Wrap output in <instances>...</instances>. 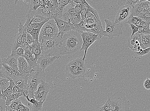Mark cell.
Listing matches in <instances>:
<instances>
[{
  "label": "cell",
  "instance_id": "cell-35",
  "mask_svg": "<svg viewBox=\"0 0 150 111\" xmlns=\"http://www.w3.org/2000/svg\"><path fill=\"white\" fill-rule=\"evenodd\" d=\"M138 17L150 24V9L141 13Z\"/></svg>",
  "mask_w": 150,
  "mask_h": 111
},
{
  "label": "cell",
  "instance_id": "cell-39",
  "mask_svg": "<svg viewBox=\"0 0 150 111\" xmlns=\"http://www.w3.org/2000/svg\"><path fill=\"white\" fill-rule=\"evenodd\" d=\"M34 55L35 56V59H36L37 61L38 59L42 55V50L41 44L38 45L36 50H35Z\"/></svg>",
  "mask_w": 150,
  "mask_h": 111
},
{
  "label": "cell",
  "instance_id": "cell-15",
  "mask_svg": "<svg viewBox=\"0 0 150 111\" xmlns=\"http://www.w3.org/2000/svg\"><path fill=\"white\" fill-rule=\"evenodd\" d=\"M18 28L19 33L17 34L13 44L12 52L15 51L19 48L22 47V31L23 28V26L22 23H20Z\"/></svg>",
  "mask_w": 150,
  "mask_h": 111
},
{
  "label": "cell",
  "instance_id": "cell-11",
  "mask_svg": "<svg viewBox=\"0 0 150 111\" xmlns=\"http://www.w3.org/2000/svg\"><path fill=\"white\" fill-rule=\"evenodd\" d=\"M142 34L139 31L132 36L128 38L127 40V46L132 51L137 52V49L141 44Z\"/></svg>",
  "mask_w": 150,
  "mask_h": 111
},
{
  "label": "cell",
  "instance_id": "cell-54",
  "mask_svg": "<svg viewBox=\"0 0 150 111\" xmlns=\"http://www.w3.org/2000/svg\"><path fill=\"white\" fill-rule=\"evenodd\" d=\"M67 67L71 68H72L74 69H76L78 70H84L82 68L78 67L77 66L73 65H67ZM86 72V71H85Z\"/></svg>",
  "mask_w": 150,
  "mask_h": 111
},
{
  "label": "cell",
  "instance_id": "cell-37",
  "mask_svg": "<svg viewBox=\"0 0 150 111\" xmlns=\"http://www.w3.org/2000/svg\"><path fill=\"white\" fill-rule=\"evenodd\" d=\"M150 24L148 23L145 25L142 29H139V31L141 32L142 35H150Z\"/></svg>",
  "mask_w": 150,
  "mask_h": 111
},
{
  "label": "cell",
  "instance_id": "cell-5",
  "mask_svg": "<svg viewBox=\"0 0 150 111\" xmlns=\"http://www.w3.org/2000/svg\"><path fill=\"white\" fill-rule=\"evenodd\" d=\"M59 30L54 19H51L46 22L42 27L39 38L40 43L42 40H49L56 38Z\"/></svg>",
  "mask_w": 150,
  "mask_h": 111
},
{
  "label": "cell",
  "instance_id": "cell-28",
  "mask_svg": "<svg viewBox=\"0 0 150 111\" xmlns=\"http://www.w3.org/2000/svg\"><path fill=\"white\" fill-rule=\"evenodd\" d=\"M50 87L45 81H43L38 86V90L34 93V95H36L38 93L44 91L49 92Z\"/></svg>",
  "mask_w": 150,
  "mask_h": 111
},
{
  "label": "cell",
  "instance_id": "cell-19",
  "mask_svg": "<svg viewBox=\"0 0 150 111\" xmlns=\"http://www.w3.org/2000/svg\"><path fill=\"white\" fill-rule=\"evenodd\" d=\"M73 1H73H69V0L58 1L59 6L56 11L55 18L61 20L64 8L66 6L69 4L72 3Z\"/></svg>",
  "mask_w": 150,
  "mask_h": 111
},
{
  "label": "cell",
  "instance_id": "cell-46",
  "mask_svg": "<svg viewBox=\"0 0 150 111\" xmlns=\"http://www.w3.org/2000/svg\"><path fill=\"white\" fill-rule=\"evenodd\" d=\"M6 99L4 98L0 99V111H6Z\"/></svg>",
  "mask_w": 150,
  "mask_h": 111
},
{
  "label": "cell",
  "instance_id": "cell-31",
  "mask_svg": "<svg viewBox=\"0 0 150 111\" xmlns=\"http://www.w3.org/2000/svg\"><path fill=\"white\" fill-rule=\"evenodd\" d=\"M10 83L9 80L0 77V90L2 93L9 86Z\"/></svg>",
  "mask_w": 150,
  "mask_h": 111
},
{
  "label": "cell",
  "instance_id": "cell-52",
  "mask_svg": "<svg viewBox=\"0 0 150 111\" xmlns=\"http://www.w3.org/2000/svg\"><path fill=\"white\" fill-rule=\"evenodd\" d=\"M32 23H31L26 26H23V27L26 29L27 33H28L30 34L33 30V28L32 25Z\"/></svg>",
  "mask_w": 150,
  "mask_h": 111
},
{
  "label": "cell",
  "instance_id": "cell-56",
  "mask_svg": "<svg viewBox=\"0 0 150 111\" xmlns=\"http://www.w3.org/2000/svg\"><path fill=\"white\" fill-rule=\"evenodd\" d=\"M74 1L75 3L80 5L83 4V0H74Z\"/></svg>",
  "mask_w": 150,
  "mask_h": 111
},
{
  "label": "cell",
  "instance_id": "cell-58",
  "mask_svg": "<svg viewBox=\"0 0 150 111\" xmlns=\"http://www.w3.org/2000/svg\"><path fill=\"white\" fill-rule=\"evenodd\" d=\"M36 101V100L35 98H31L30 99V102L32 104H33Z\"/></svg>",
  "mask_w": 150,
  "mask_h": 111
},
{
  "label": "cell",
  "instance_id": "cell-24",
  "mask_svg": "<svg viewBox=\"0 0 150 111\" xmlns=\"http://www.w3.org/2000/svg\"><path fill=\"white\" fill-rule=\"evenodd\" d=\"M74 25L76 30L81 35L85 32L91 33L90 29H88L86 27V24L83 21H81L79 23L74 24Z\"/></svg>",
  "mask_w": 150,
  "mask_h": 111
},
{
  "label": "cell",
  "instance_id": "cell-49",
  "mask_svg": "<svg viewBox=\"0 0 150 111\" xmlns=\"http://www.w3.org/2000/svg\"><path fill=\"white\" fill-rule=\"evenodd\" d=\"M81 6V10L80 11V15L81 18V21H83L85 19V16L86 13L87 11L84 8L82 5H80Z\"/></svg>",
  "mask_w": 150,
  "mask_h": 111
},
{
  "label": "cell",
  "instance_id": "cell-32",
  "mask_svg": "<svg viewBox=\"0 0 150 111\" xmlns=\"http://www.w3.org/2000/svg\"><path fill=\"white\" fill-rule=\"evenodd\" d=\"M44 102H39L36 100V101L33 104L28 102V105L31 107L32 111H40L42 110V105Z\"/></svg>",
  "mask_w": 150,
  "mask_h": 111
},
{
  "label": "cell",
  "instance_id": "cell-17",
  "mask_svg": "<svg viewBox=\"0 0 150 111\" xmlns=\"http://www.w3.org/2000/svg\"><path fill=\"white\" fill-rule=\"evenodd\" d=\"M65 72L69 76L73 79L76 78L84 77L86 73L84 70L74 69L66 66Z\"/></svg>",
  "mask_w": 150,
  "mask_h": 111
},
{
  "label": "cell",
  "instance_id": "cell-45",
  "mask_svg": "<svg viewBox=\"0 0 150 111\" xmlns=\"http://www.w3.org/2000/svg\"><path fill=\"white\" fill-rule=\"evenodd\" d=\"M138 18V17H134L131 14L128 19L127 23L128 24L131 23L134 25L137 22Z\"/></svg>",
  "mask_w": 150,
  "mask_h": 111
},
{
  "label": "cell",
  "instance_id": "cell-8",
  "mask_svg": "<svg viewBox=\"0 0 150 111\" xmlns=\"http://www.w3.org/2000/svg\"><path fill=\"white\" fill-rule=\"evenodd\" d=\"M81 36L83 43L80 51L84 50L85 53L83 59L85 60L88 49L95 41L99 39V38L98 34L88 32H85L81 34Z\"/></svg>",
  "mask_w": 150,
  "mask_h": 111
},
{
  "label": "cell",
  "instance_id": "cell-38",
  "mask_svg": "<svg viewBox=\"0 0 150 111\" xmlns=\"http://www.w3.org/2000/svg\"><path fill=\"white\" fill-rule=\"evenodd\" d=\"M25 52V50L22 47L19 48L15 51L12 52V54L15 55L18 57H23Z\"/></svg>",
  "mask_w": 150,
  "mask_h": 111
},
{
  "label": "cell",
  "instance_id": "cell-26",
  "mask_svg": "<svg viewBox=\"0 0 150 111\" xmlns=\"http://www.w3.org/2000/svg\"><path fill=\"white\" fill-rule=\"evenodd\" d=\"M29 18L31 19L32 23H40L45 21H48L50 20L49 19L38 14L37 11L35 12L33 16Z\"/></svg>",
  "mask_w": 150,
  "mask_h": 111
},
{
  "label": "cell",
  "instance_id": "cell-33",
  "mask_svg": "<svg viewBox=\"0 0 150 111\" xmlns=\"http://www.w3.org/2000/svg\"><path fill=\"white\" fill-rule=\"evenodd\" d=\"M48 92L46 91L39 92L36 95H34V98L39 102H45Z\"/></svg>",
  "mask_w": 150,
  "mask_h": 111
},
{
  "label": "cell",
  "instance_id": "cell-53",
  "mask_svg": "<svg viewBox=\"0 0 150 111\" xmlns=\"http://www.w3.org/2000/svg\"><path fill=\"white\" fill-rule=\"evenodd\" d=\"M144 86L146 89L150 90V79L148 78H146L144 82Z\"/></svg>",
  "mask_w": 150,
  "mask_h": 111
},
{
  "label": "cell",
  "instance_id": "cell-62",
  "mask_svg": "<svg viewBox=\"0 0 150 111\" xmlns=\"http://www.w3.org/2000/svg\"><path fill=\"white\" fill-rule=\"evenodd\" d=\"M148 1L150 2V0H148Z\"/></svg>",
  "mask_w": 150,
  "mask_h": 111
},
{
  "label": "cell",
  "instance_id": "cell-51",
  "mask_svg": "<svg viewBox=\"0 0 150 111\" xmlns=\"http://www.w3.org/2000/svg\"><path fill=\"white\" fill-rule=\"evenodd\" d=\"M34 41V39L31 34L28 33L26 41L28 43L30 46Z\"/></svg>",
  "mask_w": 150,
  "mask_h": 111
},
{
  "label": "cell",
  "instance_id": "cell-29",
  "mask_svg": "<svg viewBox=\"0 0 150 111\" xmlns=\"http://www.w3.org/2000/svg\"><path fill=\"white\" fill-rule=\"evenodd\" d=\"M21 96H23V95L21 92L11 95L8 97L6 98V105L9 106L13 101L16 99H19L20 97Z\"/></svg>",
  "mask_w": 150,
  "mask_h": 111
},
{
  "label": "cell",
  "instance_id": "cell-4",
  "mask_svg": "<svg viewBox=\"0 0 150 111\" xmlns=\"http://www.w3.org/2000/svg\"><path fill=\"white\" fill-rule=\"evenodd\" d=\"M108 101L112 111H131L130 102L127 98L126 93L123 91L114 93Z\"/></svg>",
  "mask_w": 150,
  "mask_h": 111
},
{
  "label": "cell",
  "instance_id": "cell-41",
  "mask_svg": "<svg viewBox=\"0 0 150 111\" xmlns=\"http://www.w3.org/2000/svg\"><path fill=\"white\" fill-rule=\"evenodd\" d=\"M135 55L137 56H141L149 54L150 53V47L139 52H134Z\"/></svg>",
  "mask_w": 150,
  "mask_h": 111
},
{
  "label": "cell",
  "instance_id": "cell-18",
  "mask_svg": "<svg viewBox=\"0 0 150 111\" xmlns=\"http://www.w3.org/2000/svg\"><path fill=\"white\" fill-rule=\"evenodd\" d=\"M23 57L27 60L31 69L37 65V61L35 59V56L31 53L30 49L25 50Z\"/></svg>",
  "mask_w": 150,
  "mask_h": 111
},
{
  "label": "cell",
  "instance_id": "cell-61",
  "mask_svg": "<svg viewBox=\"0 0 150 111\" xmlns=\"http://www.w3.org/2000/svg\"><path fill=\"white\" fill-rule=\"evenodd\" d=\"M2 98H3L2 93L1 90H0V99Z\"/></svg>",
  "mask_w": 150,
  "mask_h": 111
},
{
  "label": "cell",
  "instance_id": "cell-22",
  "mask_svg": "<svg viewBox=\"0 0 150 111\" xmlns=\"http://www.w3.org/2000/svg\"><path fill=\"white\" fill-rule=\"evenodd\" d=\"M144 0L134 6V8H132L131 14L134 17H138L140 14L143 12L145 11V9L143 6L142 2Z\"/></svg>",
  "mask_w": 150,
  "mask_h": 111
},
{
  "label": "cell",
  "instance_id": "cell-34",
  "mask_svg": "<svg viewBox=\"0 0 150 111\" xmlns=\"http://www.w3.org/2000/svg\"><path fill=\"white\" fill-rule=\"evenodd\" d=\"M83 3L82 5L84 7L85 9L88 12H91L97 18H99L98 13L85 0H83Z\"/></svg>",
  "mask_w": 150,
  "mask_h": 111
},
{
  "label": "cell",
  "instance_id": "cell-25",
  "mask_svg": "<svg viewBox=\"0 0 150 111\" xmlns=\"http://www.w3.org/2000/svg\"><path fill=\"white\" fill-rule=\"evenodd\" d=\"M142 0H121L116 1V2L118 5L120 6H129L134 9V6L137 4L141 2Z\"/></svg>",
  "mask_w": 150,
  "mask_h": 111
},
{
  "label": "cell",
  "instance_id": "cell-60",
  "mask_svg": "<svg viewBox=\"0 0 150 111\" xmlns=\"http://www.w3.org/2000/svg\"><path fill=\"white\" fill-rule=\"evenodd\" d=\"M25 97L26 98L28 102H30V99L29 98V95H28H28H27V96H25Z\"/></svg>",
  "mask_w": 150,
  "mask_h": 111
},
{
  "label": "cell",
  "instance_id": "cell-10",
  "mask_svg": "<svg viewBox=\"0 0 150 111\" xmlns=\"http://www.w3.org/2000/svg\"><path fill=\"white\" fill-rule=\"evenodd\" d=\"M131 9L132 7L129 6H121L117 13L114 22L116 23H123L130 15Z\"/></svg>",
  "mask_w": 150,
  "mask_h": 111
},
{
  "label": "cell",
  "instance_id": "cell-57",
  "mask_svg": "<svg viewBox=\"0 0 150 111\" xmlns=\"http://www.w3.org/2000/svg\"><path fill=\"white\" fill-rule=\"evenodd\" d=\"M96 109L95 111H103L100 107V105H96Z\"/></svg>",
  "mask_w": 150,
  "mask_h": 111
},
{
  "label": "cell",
  "instance_id": "cell-27",
  "mask_svg": "<svg viewBox=\"0 0 150 111\" xmlns=\"http://www.w3.org/2000/svg\"><path fill=\"white\" fill-rule=\"evenodd\" d=\"M140 46L142 50L150 47V35H142Z\"/></svg>",
  "mask_w": 150,
  "mask_h": 111
},
{
  "label": "cell",
  "instance_id": "cell-1",
  "mask_svg": "<svg viewBox=\"0 0 150 111\" xmlns=\"http://www.w3.org/2000/svg\"><path fill=\"white\" fill-rule=\"evenodd\" d=\"M83 43L81 35L76 30L64 34L62 38V56L80 51Z\"/></svg>",
  "mask_w": 150,
  "mask_h": 111
},
{
  "label": "cell",
  "instance_id": "cell-43",
  "mask_svg": "<svg viewBox=\"0 0 150 111\" xmlns=\"http://www.w3.org/2000/svg\"><path fill=\"white\" fill-rule=\"evenodd\" d=\"M40 44V43L39 41H34L32 43V44L30 46V50L31 53L34 54V53L36 50L38 46Z\"/></svg>",
  "mask_w": 150,
  "mask_h": 111
},
{
  "label": "cell",
  "instance_id": "cell-20",
  "mask_svg": "<svg viewBox=\"0 0 150 111\" xmlns=\"http://www.w3.org/2000/svg\"><path fill=\"white\" fill-rule=\"evenodd\" d=\"M13 70L7 64L3 63L1 72L0 73V77L11 80V78Z\"/></svg>",
  "mask_w": 150,
  "mask_h": 111
},
{
  "label": "cell",
  "instance_id": "cell-44",
  "mask_svg": "<svg viewBox=\"0 0 150 111\" xmlns=\"http://www.w3.org/2000/svg\"><path fill=\"white\" fill-rule=\"evenodd\" d=\"M47 21H46L40 23H32V25L33 29L41 30L43 26L44 25L46 22H47Z\"/></svg>",
  "mask_w": 150,
  "mask_h": 111
},
{
  "label": "cell",
  "instance_id": "cell-12",
  "mask_svg": "<svg viewBox=\"0 0 150 111\" xmlns=\"http://www.w3.org/2000/svg\"><path fill=\"white\" fill-rule=\"evenodd\" d=\"M60 58V57L58 56L51 57L42 55L38 59L37 63L42 70H44L46 68L54 62L55 60Z\"/></svg>",
  "mask_w": 150,
  "mask_h": 111
},
{
  "label": "cell",
  "instance_id": "cell-23",
  "mask_svg": "<svg viewBox=\"0 0 150 111\" xmlns=\"http://www.w3.org/2000/svg\"><path fill=\"white\" fill-rule=\"evenodd\" d=\"M67 65H73L81 67L86 72V67L85 61L83 58H77L71 60Z\"/></svg>",
  "mask_w": 150,
  "mask_h": 111
},
{
  "label": "cell",
  "instance_id": "cell-6",
  "mask_svg": "<svg viewBox=\"0 0 150 111\" xmlns=\"http://www.w3.org/2000/svg\"><path fill=\"white\" fill-rule=\"evenodd\" d=\"M104 21L106 23L105 30L103 32V36L112 39L114 37L119 36L123 34V23H115L114 20L110 19H105Z\"/></svg>",
  "mask_w": 150,
  "mask_h": 111
},
{
  "label": "cell",
  "instance_id": "cell-13",
  "mask_svg": "<svg viewBox=\"0 0 150 111\" xmlns=\"http://www.w3.org/2000/svg\"><path fill=\"white\" fill-rule=\"evenodd\" d=\"M18 71L21 75H29L31 69L27 60L23 57H19L18 59Z\"/></svg>",
  "mask_w": 150,
  "mask_h": 111
},
{
  "label": "cell",
  "instance_id": "cell-14",
  "mask_svg": "<svg viewBox=\"0 0 150 111\" xmlns=\"http://www.w3.org/2000/svg\"><path fill=\"white\" fill-rule=\"evenodd\" d=\"M18 57L11 53L7 58H3L2 60L3 63L6 64L13 69L18 71Z\"/></svg>",
  "mask_w": 150,
  "mask_h": 111
},
{
  "label": "cell",
  "instance_id": "cell-47",
  "mask_svg": "<svg viewBox=\"0 0 150 111\" xmlns=\"http://www.w3.org/2000/svg\"><path fill=\"white\" fill-rule=\"evenodd\" d=\"M21 103H22V102H21V100L19 99H18L13 101L9 106L12 108L16 109L18 105Z\"/></svg>",
  "mask_w": 150,
  "mask_h": 111
},
{
  "label": "cell",
  "instance_id": "cell-55",
  "mask_svg": "<svg viewBox=\"0 0 150 111\" xmlns=\"http://www.w3.org/2000/svg\"><path fill=\"white\" fill-rule=\"evenodd\" d=\"M22 48L25 50L30 49V45L25 42L22 44Z\"/></svg>",
  "mask_w": 150,
  "mask_h": 111
},
{
  "label": "cell",
  "instance_id": "cell-9",
  "mask_svg": "<svg viewBox=\"0 0 150 111\" xmlns=\"http://www.w3.org/2000/svg\"><path fill=\"white\" fill-rule=\"evenodd\" d=\"M57 27L59 30V33L57 37L62 38L64 34L72 30H76L74 25L71 23L70 21L68 22L58 18L54 19Z\"/></svg>",
  "mask_w": 150,
  "mask_h": 111
},
{
  "label": "cell",
  "instance_id": "cell-64",
  "mask_svg": "<svg viewBox=\"0 0 150 111\" xmlns=\"http://www.w3.org/2000/svg\"></svg>",
  "mask_w": 150,
  "mask_h": 111
},
{
  "label": "cell",
  "instance_id": "cell-40",
  "mask_svg": "<svg viewBox=\"0 0 150 111\" xmlns=\"http://www.w3.org/2000/svg\"><path fill=\"white\" fill-rule=\"evenodd\" d=\"M40 30L33 29L30 34L35 41H39V38L40 35Z\"/></svg>",
  "mask_w": 150,
  "mask_h": 111
},
{
  "label": "cell",
  "instance_id": "cell-36",
  "mask_svg": "<svg viewBox=\"0 0 150 111\" xmlns=\"http://www.w3.org/2000/svg\"><path fill=\"white\" fill-rule=\"evenodd\" d=\"M40 6L39 0H31L30 8L28 12H35Z\"/></svg>",
  "mask_w": 150,
  "mask_h": 111
},
{
  "label": "cell",
  "instance_id": "cell-30",
  "mask_svg": "<svg viewBox=\"0 0 150 111\" xmlns=\"http://www.w3.org/2000/svg\"><path fill=\"white\" fill-rule=\"evenodd\" d=\"M15 85V84L13 81L11 80L9 86L2 93L3 98H4L6 100V97L13 94V89Z\"/></svg>",
  "mask_w": 150,
  "mask_h": 111
},
{
  "label": "cell",
  "instance_id": "cell-48",
  "mask_svg": "<svg viewBox=\"0 0 150 111\" xmlns=\"http://www.w3.org/2000/svg\"><path fill=\"white\" fill-rule=\"evenodd\" d=\"M129 26L131 28L132 31V34L131 36H133L135 34L138 33L139 31V28L136 26L134 24L131 23H128Z\"/></svg>",
  "mask_w": 150,
  "mask_h": 111
},
{
  "label": "cell",
  "instance_id": "cell-21",
  "mask_svg": "<svg viewBox=\"0 0 150 111\" xmlns=\"http://www.w3.org/2000/svg\"><path fill=\"white\" fill-rule=\"evenodd\" d=\"M37 12L38 14L50 20L55 18L56 14L48 9L39 8Z\"/></svg>",
  "mask_w": 150,
  "mask_h": 111
},
{
  "label": "cell",
  "instance_id": "cell-7",
  "mask_svg": "<svg viewBox=\"0 0 150 111\" xmlns=\"http://www.w3.org/2000/svg\"><path fill=\"white\" fill-rule=\"evenodd\" d=\"M76 4L73 1L65 6L61 20L67 22L70 21V23L74 24L81 22V15H78L75 13L74 7Z\"/></svg>",
  "mask_w": 150,
  "mask_h": 111
},
{
  "label": "cell",
  "instance_id": "cell-3",
  "mask_svg": "<svg viewBox=\"0 0 150 111\" xmlns=\"http://www.w3.org/2000/svg\"><path fill=\"white\" fill-rule=\"evenodd\" d=\"M40 44L42 55L60 57L62 56V38L57 37L49 40H42Z\"/></svg>",
  "mask_w": 150,
  "mask_h": 111
},
{
  "label": "cell",
  "instance_id": "cell-59",
  "mask_svg": "<svg viewBox=\"0 0 150 111\" xmlns=\"http://www.w3.org/2000/svg\"><path fill=\"white\" fill-rule=\"evenodd\" d=\"M3 63L2 62V59H1V57H0V73H1V71L3 66Z\"/></svg>",
  "mask_w": 150,
  "mask_h": 111
},
{
  "label": "cell",
  "instance_id": "cell-50",
  "mask_svg": "<svg viewBox=\"0 0 150 111\" xmlns=\"http://www.w3.org/2000/svg\"><path fill=\"white\" fill-rule=\"evenodd\" d=\"M17 109H19L23 111H30L28 107L23 104L22 103L20 104L17 106Z\"/></svg>",
  "mask_w": 150,
  "mask_h": 111
},
{
  "label": "cell",
  "instance_id": "cell-63",
  "mask_svg": "<svg viewBox=\"0 0 150 111\" xmlns=\"http://www.w3.org/2000/svg\"></svg>",
  "mask_w": 150,
  "mask_h": 111
},
{
  "label": "cell",
  "instance_id": "cell-42",
  "mask_svg": "<svg viewBox=\"0 0 150 111\" xmlns=\"http://www.w3.org/2000/svg\"><path fill=\"white\" fill-rule=\"evenodd\" d=\"M147 23H148L146 22L145 21L142 20L139 17L138 19L137 22L134 25H135L136 26L139 28H140L139 29H142L145 25Z\"/></svg>",
  "mask_w": 150,
  "mask_h": 111
},
{
  "label": "cell",
  "instance_id": "cell-2",
  "mask_svg": "<svg viewBox=\"0 0 150 111\" xmlns=\"http://www.w3.org/2000/svg\"><path fill=\"white\" fill-rule=\"evenodd\" d=\"M46 73L38 64L32 69L28 76V92L29 98H35L34 93L38 90V86L45 81Z\"/></svg>",
  "mask_w": 150,
  "mask_h": 111
},
{
  "label": "cell",
  "instance_id": "cell-16",
  "mask_svg": "<svg viewBox=\"0 0 150 111\" xmlns=\"http://www.w3.org/2000/svg\"><path fill=\"white\" fill-rule=\"evenodd\" d=\"M29 75L21 76L15 79L13 81L16 85L20 89L28 90V80Z\"/></svg>",
  "mask_w": 150,
  "mask_h": 111
}]
</instances>
